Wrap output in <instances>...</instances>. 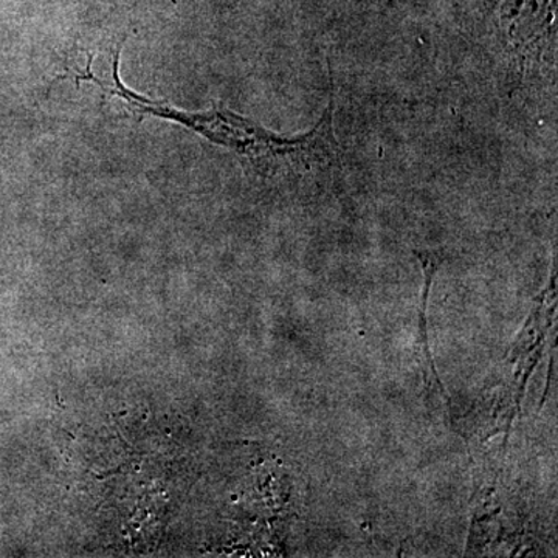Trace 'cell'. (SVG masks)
Returning <instances> with one entry per match:
<instances>
[{
  "mask_svg": "<svg viewBox=\"0 0 558 558\" xmlns=\"http://www.w3.org/2000/svg\"><path fill=\"white\" fill-rule=\"evenodd\" d=\"M159 116H175L180 123L199 132L252 161L263 174L328 170L339 159L340 145L333 131V97L314 130L299 137H279L230 110L216 108L204 113L170 112L159 108Z\"/></svg>",
  "mask_w": 558,
  "mask_h": 558,
  "instance_id": "obj_1",
  "label": "cell"
}]
</instances>
